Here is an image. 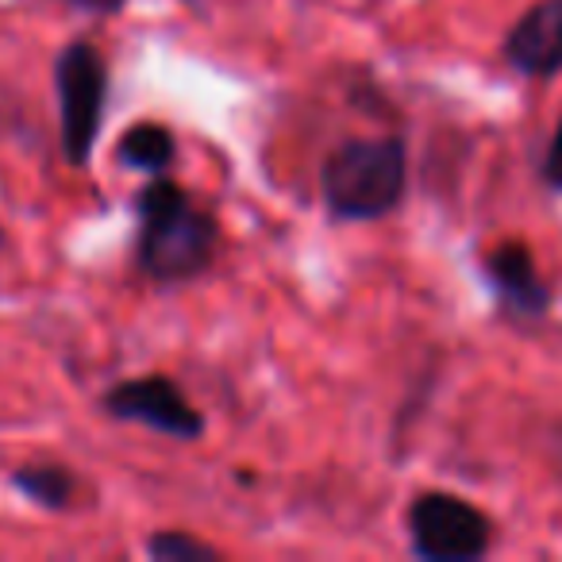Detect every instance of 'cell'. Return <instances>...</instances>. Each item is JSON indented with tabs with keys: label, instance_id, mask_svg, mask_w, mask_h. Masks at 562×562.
<instances>
[{
	"label": "cell",
	"instance_id": "5",
	"mask_svg": "<svg viewBox=\"0 0 562 562\" xmlns=\"http://www.w3.org/2000/svg\"><path fill=\"white\" fill-rule=\"evenodd\" d=\"M101 413L124 424H143V428L181 439V443H196L204 436V416L189 405V397L170 374H143L116 382L101 393Z\"/></svg>",
	"mask_w": 562,
	"mask_h": 562
},
{
	"label": "cell",
	"instance_id": "11",
	"mask_svg": "<svg viewBox=\"0 0 562 562\" xmlns=\"http://www.w3.org/2000/svg\"><path fill=\"white\" fill-rule=\"evenodd\" d=\"M543 181L562 193V116H559V127H554L551 147H547V158H543Z\"/></svg>",
	"mask_w": 562,
	"mask_h": 562
},
{
	"label": "cell",
	"instance_id": "9",
	"mask_svg": "<svg viewBox=\"0 0 562 562\" xmlns=\"http://www.w3.org/2000/svg\"><path fill=\"white\" fill-rule=\"evenodd\" d=\"M173 158H178V139L166 124H155V120H143V124H132L116 143V162L124 170H139V173H170Z\"/></svg>",
	"mask_w": 562,
	"mask_h": 562
},
{
	"label": "cell",
	"instance_id": "10",
	"mask_svg": "<svg viewBox=\"0 0 562 562\" xmlns=\"http://www.w3.org/2000/svg\"><path fill=\"white\" fill-rule=\"evenodd\" d=\"M147 554L155 562H220L224 554L216 547L201 543L189 531H155L147 539Z\"/></svg>",
	"mask_w": 562,
	"mask_h": 562
},
{
	"label": "cell",
	"instance_id": "1",
	"mask_svg": "<svg viewBox=\"0 0 562 562\" xmlns=\"http://www.w3.org/2000/svg\"><path fill=\"white\" fill-rule=\"evenodd\" d=\"M139 235L135 266L155 285H186L212 266L220 247V227L212 212L193 204V196L166 173H155L132 201Z\"/></svg>",
	"mask_w": 562,
	"mask_h": 562
},
{
	"label": "cell",
	"instance_id": "8",
	"mask_svg": "<svg viewBox=\"0 0 562 562\" xmlns=\"http://www.w3.org/2000/svg\"><path fill=\"white\" fill-rule=\"evenodd\" d=\"M9 485L43 513H66L78 497V477L63 462H24L9 474Z\"/></svg>",
	"mask_w": 562,
	"mask_h": 562
},
{
	"label": "cell",
	"instance_id": "7",
	"mask_svg": "<svg viewBox=\"0 0 562 562\" xmlns=\"http://www.w3.org/2000/svg\"><path fill=\"white\" fill-rule=\"evenodd\" d=\"M501 55L528 78L562 74V0H539L513 24L501 43Z\"/></svg>",
	"mask_w": 562,
	"mask_h": 562
},
{
	"label": "cell",
	"instance_id": "6",
	"mask_svg": "<svg viewBox=\"0 0 562 562\" xmlns=\"http://www.w3.org/2000/svg\"><path fill=\"white\" fill-rule=\"evenodd\" d=\"M485 281L490 290L497 293L501 308H505L513 321H543L547 308H551V285L539 273L536 258H531L528 243L508 239L485 255L482 262Z\"/></svg>",
	"mask_w": 562,
	"mask_h": 562
},
{
	"label": "cell",
	"instance_id": "12",
	"mask_svg": "<svg viewBox=\"0 0 562 562\" xmlns=\"http://www.w3.org/2000/svg\"><path fill=\"white\" fill-rule=\"evenodd\" d=\"M70 9L89 12V16H120L127 9V0H63Z\"/></svg>",
	"mask_w": 562,
	"mask_h": 562
},
{
	"label": "cell",
	"instance_id": "2",
	"mask_svg": "<svg viewBox=\"0 0 562 562\" xmlns=\"http://www.w3.org/2000/svg\"><path fill=\"white\" fill-rule=\"evenodd\" d=\"M408 147L401 135L347 139L321 170L324 204L336 220H382L405 201Z\"/></svg>",
	"mask_w": 562,
	"mask_h": 562
},
{
	"label": "cell",
	"instance_id": "13",
	"mask_svg": "<svg viewBox=\"0 0 562 562\" xmlns=\"http://www.w3.org/2000/svg\"><path fill=\"white\" fill-rule=\"evenodd\" d=\"M0 247H4V227H0Z\"/></svg>",
	"mask_w": 562,
	"mask_h": 562
},
{
	"label": "cell",
	"instance_id": "14",
	"mask_svg": "<svg viewBox=\"0 0 562 562\" xmlns=\"http://www.w3.org/2000/svg\"><path fill=\"white\" fill-rule=\"evenodd\" d=\"M186 4H196V0H186Z\"/></svg>",
	"mask_w": 562,
	"mask_h": 562
},
{
	"label": "cell",
	"instance_id": "4",
	"mask_svg": "<svg viewBox=\"0 0 562 562\" xmlns=\"http://www.w3.org/2000/svg\"><path fill=\"white\" fill-rule=\"evenodd\" d=\"M413 554L424 562H477L493 543V524L459 493H420L408 508Z\"/></svg>",
	"mask_w": 562,
	"mask_h": 562
},
{
	"label": "cell",
	"instance_id": "3",
	"mask_svg": "<svg viewBox=\"0 0 562 562\" xmlns=\"http://www.w3.org/2000/svg\"><path fill=\"white\" fill-rule=\"evenodd\" d=\"M58 143L74 170H86L109 109V63L89 40H74L55 58Z\"/></svg>",
	"mask_w": 562,
	"mask_h": 562
}]
</instances>
